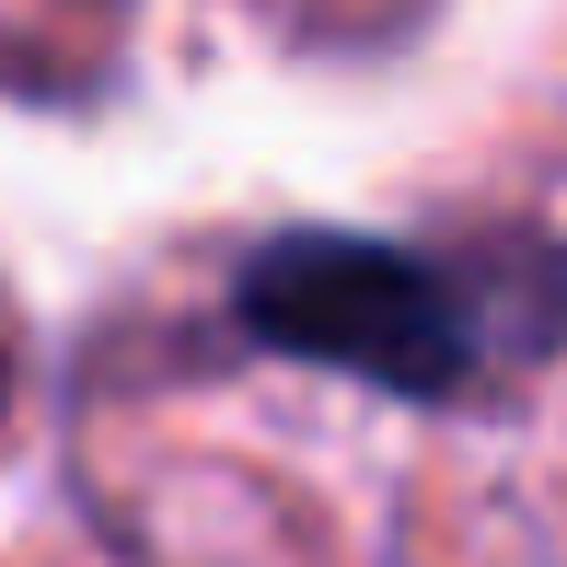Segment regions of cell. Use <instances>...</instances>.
<instances>
[{"mask_svg":"<svg viewBox=\"0 0 567 567\" xmlns=\"http://www.w3.org/2000/svg\"><path fill=\"white\" fill-rule=\"evenodd\" d=\"M567 290V255L533 290H498L486 267H441V255L405 244H359V231H278L267 255L244 267L231 313L244 337L324 359V371H359L382 394H452L463 371H486L509 337V301Z\"/></svg>","mask_w":567,"mask_h":567,"instance_id":"cell-1","label":"cell"}]
</instances>
